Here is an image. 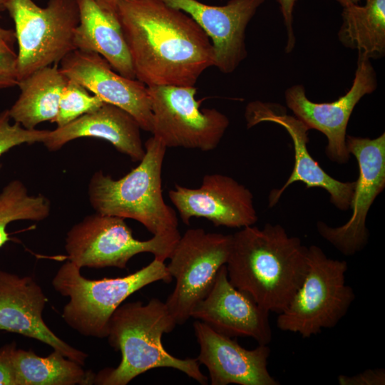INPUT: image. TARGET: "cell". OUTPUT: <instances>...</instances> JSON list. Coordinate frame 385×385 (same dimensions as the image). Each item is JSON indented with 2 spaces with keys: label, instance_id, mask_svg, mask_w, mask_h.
Wrapping results in <instances>:
<instances>
[{
  "label": "cell",
  "instance_id": "cell-1",
  "mask_svg": "<svg viewBox=\"0 0 385 385\" xmlns=\"http://www.w3.org/2000/svg\"><path fill=\"white\" fill-rule=\"evenodd\" d=\"M115 12L135 78L147 86H195L215 66L210 38L183 11L161 0H120Z\"/></svg>",
  "mask_w": 385,
  "mask_h": 385
},
{
  "label": "cell",
  "instance_id": "cell-2",
  "mask_svg": "<svg viewBox=\"0 0 385 385\" xmlns=\"http://www.w3.org/2000/svg\"><path fill=\"white\" fill-rule=\"evenodd\" d=\"M307 251L299 237L289 236L279 224L243 227L232 235L228 279L260 306L279 314L304 280Z\"/></svg>",
  "mask_w": 385,
  "mask_h": 385
},
{
  "label": "cell",
  "instance_id": "cell-3",
  "mask_svg": "<svg viewBox=\"0 0 385 385\" xmlns=\"http://www.w3.org/2000/svg\"><path fill=\"white\" fill-rule=\"evenodd\" d=\"M176 325L165 302L157 298L146 304L140 301L120 304L110 319L107 336L110 345L120 352V362L115 368L95 374L93 384L126 385L150 369L167 367L207 384L197 358H177L164 348L163 334L171 332Z\"/></svg>",
  "mask_w": 385,
  "mask_h": 385
},
{
  "label": "cell",
  "instance_id": "cell-4",
  "mask_svg": "<svg viewBox=\"0 0 385 385\" xmlns=\"http://www.w3.org/2000/svg\"><path fill=\"white\" fill-rule=\"evenodd\" d=\"M144 147L139 165L123 178L115 180L102 170L92 175L88 188L91 205L102 215L135 220L153 235L178 234L176 212L163 197L161 173L167 148L153 135Z\"/></svg>",
  "mask_w": 385,
  "mask_h": 385
},
{
  "label": "cell",
  "instance_id": "cell-5",
  "mask_svg": "<svg viewBox=\"0 0 385 385\" xmlns=\"http://www.w3.org/2000/svg\"><path fill=\"white\" fill-rule=\"evenodd\" d=\"M172 279L164 262L155 258L125 277L101 279L84 277L81 269L68 260L56 272L52 285L69 298L62 313L66 323L85 337L103 339L112 314L128 297L155 282L169 283Z\"/></svg>",
  "mask_w": 385,
  "mask_h": 385
},
{
  "label": "cell",
  "instance_id": "cell-6",
  "mask_svg": "<svg viewBox=\"0 0 385 385\" xmlns=\"http://www.w3.org/2000/svg\"><path fill=\"white\" fill-rule=\"evenodd\" d=\"M307 270L304 280L287 307L277 318V327L303 338L335 327L355 299L354 289L346 284L345 260L329 258L317 245L307 251Z\"/></svg>",
  "mask_w": 385,
  "mask_h": 385
},
{
  "label": "cell",
  "instance_id": "cell-7",
  "mask_svg": "<svg viewBox=\"0 0 385 385\" xmlns=\"http://www.w3.org/2000/svg\"><path fill=\"white\" fill-rule=\"evenodd\" d=\"M18 44V78L58 64L75 50L74 32L79 22L76 0H48L45 7L33 0H6Z\"/></svg>",
  "mask_w": 385,
  "mask_h": 385
},
{
  "label": "cell",
  "instance_id": "cell-8",
  "mask_svg": "<svg viewBox=\"0 0 385 385\" xmlns=\"http://www.w3.org/2000/svg\"><path fill=\"white\" fill-rule=\"evenodd\" d=\"M180 234L153 235L139 240L125 219L95 213L85 217L67 232L65 250L68 260L78 267L126 269L135 255L149 252L154 258L169 259Z\"/></svg>",
  "mask_w": 385,
  "mask_h": 385
},
{
  "label": "cell",
  "instance_id": "cell-9",
  "mask_svg": "<svg viewBox=\"0 0 385 385\" xmlns=\"http://www.w3.org/2000/svg\"><path fill=\"white\" fill-rule=\"evenodd\" d=\"M232 235L189 229L176 243L167 266L175 286L165 304L177 324L190 318L193 307L211 290L218 271L226 265Z\"/></svg>",
  "mask_w": 385,
  "mask_h": 385
},
{
  "label": "cell",
  "instance_id": "cell-10",
  "mask_svg": "<svg viewBox=\"0 0 385 385\" xmlns=\"http://www.w3.org/2000/svg\"><path fill=\"white\" fill-rule=\"evenodd\" d=\"M153 123L151 133L168 148L210 151L215 149L229 118L215 108L200 109L195 86H148Z\"/></svg>",
  "mask_w": 385,
  "mask_h": 385
},
{
  "label": "cell",
  "instance_id": "cell-11",
  "mask_svg": "<svg viewBox=\"0 0 385 385\" xmlns=\"http://www.w3.org/2000/svg\"><path fill=\"white\" fill-rule=\"evenodd\" d=\"M346 145L359 167L350 205L352 213L347 222L339 227L318 221L317 230L340 252L351 256L366 245L369 235L366 217L374 201L385 188V133L373 139L347 135Z\"/></svg>",
  "mask_w": 385,
  "mask_h": 385
},
{
  "label": "cell",
  "instance_id": "cell-12",
  "mask_svg": "<svg viewBox=\"0 0 385 385\" xmlns=\"http://www.w3.org/2000/svg\"><path fill=\"white\" fill-rule=\"evenodd\" d=\"M377 87L376 72L369 59H358L350 89L337 100L315 103L306 96L303 85L288 88L284 93L287 107L294 116L310 129L322 133L327 139L325 149L328 158L339 164L346 163L350 154L346 148V128L350 116L363 96Z\"/></svg>",
  "mask_w": 385,
  "mask_h": 385
},
{
  "label": "cell",
  "instance_id": "cell-13",
  "mask_svg": "<svg viewBox=\"0 0 385 385\" xmlns=\"http://www.w3.org/2000/svg\"><path fill=\"white\" fill-rule=\"evenodd\" d=\"M245 117L248 128L262 122H271L282 126L292 138L294 165L285 183L273 189L268 196V205H277L284 190L295 182H302L307 188H318L329 195L330 202L337 209L346 211L350 208L355 181L342 182L327 173L311 156L307 125L297 117L288 115L281 105L254 101L247 104Z\"/></svg>",
  "mask_w": 385,
  "mask_h": 385
},
{
  "label": "cell",
  "instance_id": "cell-14",
  "mask_svg": "<svg viewBox=\"0 0 385 385\" xmlns=\"http://www.w3.org/2000/svg\"><path fill=\"white\" fill-rule=\"evenodd\" d=\"M168 196L185 225L192 217H203L216 227L243 228L258 220L252 193L228 175H205L198 188L175 184Z\"/></svg>",
  "mask_w": 385,
  "mask_h": 385
},
{
  "label": "cell",
  "instance_id": "cell-15",
  "mask_svg": "<svg viewBox=\"0 0 385 385\" xmlns=\"http://www.w3.org/2000/svg\"><path fill=\"white\" fill-rule=\"evenodd\" d=\"M62 73L99 97L130 114L141 130L151 133L153 113L148 86L113 69L101 55L75 49L59 63Z\"/></svg>",
  "mask_w": 385,
  "mask_h": 385
},
{
  "label": "cell",
  "instance_id": "cell-16",
  "mask_svg": "<svg viewBox=\"0 0 385 385\" xmlns=\"http://www.w3.org/2000/svg\"><path fill=\"white\" fill-rule=\"evenodd\" d=\"M270 312L230 282L226 265L221 267L207 295L195 304L190 317L229 337H250L258 344L272 340Z\"/></svg>",
  "mask_w": 385,
  "mask_h": 385
},
{
  "label": "cell",
  "instance_id": "cell-17",
  "mask_svg": "<svg viewBox=\"0 0 385 385\" xmlns=\"http://www.w3.org/2000/svg\"><path fill=\"white\" fill-rule=\"evenodd\" d=\"M189 15L210 38L215 66L224 73H232L247 55L246 28L265 0H229L223 6L197 0H161Z\"/></svg>",
  "mask_w": 385,
  "mask_h": 385
},
{
  "label": "cell",
  "instance_id": "cell-18",
  "mask_svg": "<svg viewBox=\"0 0 385 385\" xmlns=\"http://www.w3.org/2000/svg\"><path fill=\"white\" fill-rule=\"evenodd\" d=\"M47 302L31 277L0 270V330L36 339L83 366L88 354L62 340L44 322L42 314Z\"/></svg>",
  "mask_w": 385,
  "mask_h": 385
},
{
  "label": "cell",
  "instance_id": "cell-19",
  "mask_svg": "<svg viewBox=\"0 0 385 385\" xmlns=\"http://www.w3.org/2000/svg\"><path fill=\"white\" fill-rule=\"evenodd\" d=\"M193 328L200 346L197 359L207 367L211 385L280 384L268 371L270 349L267 345L247 349L200 320L194 322Z\"/></svg>",
  "mask_w": 385,
  "mask_h": 385
},
{
  "label": "cell",
  "instance_id": "cell-20",
  "mask_svg": "<svg viewBox=\"0 0 385 385\" xmlns=\"http://www.w3.org/2000/svg\"><path fill=\"white\" fill-rule=\"evenodd\" d=\"M137 120L122 108L105 103L98 109L83 115L62 127L49 130L43 143L50 151L79 138H96L111 143L133 161H140L145 150Z\"/></svg>",
  "mask_w": 385,
  "mask_h": 385
},
{
  "label": "cell",
  "instance_id": "cell-21",
  "mask_svg": "<svg viewBox=\"0 0 385 385\" xmlns=\"http://www.w3.org/2000/svg\"><path fill=\"white\" fill-rule=\"evenodd\" d=\"M79 22L74 32L75 49L95 52L120 75L135 78L128 46L115 12L96 0H76Z\"/></svg>",
  "mask_w": 385,
  "mask_h": 385
},
{
  "label": "cell",
  "instance_id": "cell-22",
  "mask_svg": "<svg viewBox=\"0 0 385 385\" xmlns=\"http://www.w3.org/2000/svg\"><path fill=\"white\" fill-rule=\"evenodd\" d=\"M68 80L58 64H53L19 81L20 94L8 109L11 120L29 130L44 121L54 123Z\"/></svg>",
  "mask_w": 385,
  "mask_h": 385
},
{
  "label": "cell",
  "instance_id": "cell-23",
  "mask_svg": "<svg viewBox=\"0 0 385 385\" xmlns=\"http://www.w3.org/2000/svg\"><path fill=\"white\" fill-rule=\"evenodd\" d=\"M342 7L338 38L345 47L357 50L358 59H376L385 53V0Z\"/></svg>",
  "mask_w": 385,
  "mask_h": 385
},
{
  "label": "cell",
  "instance_id": "cell-24",
  "mask_svg": "<svg viewBox=\"0 0 385 385\" xmlns=\"http://www.w3.org/2000/svg\"><path fill=\"white\" fill-rule=\"evenodd\" d=\"M13 359L18 385L93 384V373L56 350L47 356H40L32 350L16 349Z\"/></svg>",
  "mask_w": 385,
  "mask_h": 385
},
{
  "label": "cell",
  "instance_id": "cell-25",
  "mask_svg": "<svg viewBox=\"0 0 385 385\" xmlns=\"http://www.w3.org/2000/svg\"><path fill=\"white\" fill-rule=\"evenodd\" d=\"M51 202L41 194L30 195L18 180L10 181L0 192V247L10 240L6 227L17 220L41 221L49 216Z\"/></svg>",
  "mask_w": 385,
  "mask_h": 385
},
{
  "label": "cell",
  "instance_id": "cell-26",
  "mask_svg": "<svg viewBox=\"0 0 385 385\" xmlns=\"http://www.w3.org/2000/svg\"><path fill=\"white\" fill-rule=\"evenodd\" d=\"M103 103L99 97L90 94L84 86L68 79L61 93L54 123L57 127L64 126L83 115L98 109Z\"/></svg>",
  "mask_w": 385,
  "mask_h": 385
},
{
  "label": "cell",
  "instance_id": "cell-27",
  "mask_svg": "<svg viewBox=\"0 0 385 385\" xmlns=\"http://www.w3.org/2000/svg\"><path fill=\"white\" fill-rule=\"evenodd\" d=\"M11 120L9 110L0 112V157L21 144L43 143L48 134V130L26 129L18 123L11 124Z\"/></svg>",
  "mask_w": 385,
  "mask_h": 385
},
{
  "label": "cell",
  "instance_id": "cell-28",
  "mask_svg": "<svg viewBox=\"0 0 385 385\" xmlns=\"http://www.w3.org/2000/svg\"><path fill=\"white\" fill-rule=\"evenodd\" d=\"M18 56L13 49V43L0 41V88L17 86Z\"/></svg>",
  "mask_w": 385,
  "mask_h": 385
},
{
  "label": "cell",
  "instance_id": "cell-29",
  "mask_svg": "<svg viewBox=\"0 0 385 385\" xmlns=\"http://www.w3.org/2000/svg\"><path fill=\"white\" fill-rule=\"evenodd\" d=\"M16 349L15 342L0 348V385H18L13 359Z\"/></svg>",
  "mask_w": 385,
  "mask_h": 385
},
{
  "label": "cell",
  "instance_id": "cell-30",
  "mask_svg": "<svg viewBox=\"0 0 385 385\" xmlns=\"http://www.w3.org/2000/svg\"><path fill=\"white\" fill-rule=\"evenodd\" d=\"M337 381L340 385H384L385 370L366 369L354 376L340 375Z\"/></svg>",
  "mask_w": 385,
  "mask_h": 385
},
{
  "label": "cell",
  "instance_id": "cell-31",
  "mask_svg": "<svg viewBox=\"0 0 385 385\" xmlns=\"http://www.w3.org/2000/svg\"><path fill=\"white\" fill-rule=\"evenodd\" d=\"M297 0H277L283 17L287 34L285 46L286 53L291 52L295 45V36L293 30V10Z\"/></svg>",
  "mask_w": 385,
  "mask_h": 385
},
{
  "label": "cell",
  "instance_id": "cell-32",
  "mask_svg": "<svg viewBox=\"0 0 385 385\" xmlns=\"http://www.w3.org/2000/svg\"><path fill=\"white\" fill-rule=\"evenodd\" d=\"M5 1L0 0V11L5 10ZM1 41L13 43L16 41L14 31L0 26V41Z\"/></svg>",
  "mask_w": 385,
  "mask_h": 385
},
{
  "label": "cell",
  "instance_id": "cell-33",
  "mask_svg": "<svg viewBox=\"0 0 385 385\" xmlns=\"http://www.w3.org/2000/svg\"><path fill=\"white\" fill-rule=\"evenodd\" d=\"M102 7L115 11V8L120 0H96Z\"/></svg>",
  "mask_w": 385,
  "mask_h": 385
},
{
  "label": "cell",
  "instance_id": "cell-34",
  "mask_svg": "<svg viewBox=\"0 0 385 385\" xmlns=\"http://www.w3.org/2000/svg\"><path fill=\"white\" fill-rule=\"evenodd\" d=\"M342 7L349 4H357L361 0H336Z\"/></svg>",
  "mask_w": 385,
  "mask_h": 385
}]
</instances>
